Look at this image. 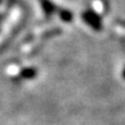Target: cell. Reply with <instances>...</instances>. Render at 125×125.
I'll use <instances>...</instances> for the list:
<instances>
[{"mask_svg":"<svg viewBox=\"0 0 125 125\" xmlns=\"http://www.w3.org/2000/svg\"><path fill=\"white\" fill-rule=\"evenodd\" d=\"M83 18L84 19V21L87 22L90 26L93 27V28L100 29V27H101L100 19H99L98 16H96L94 13H91V11H89V13H84L83 15Z\"/></svg>","mask_w":125,"mask_h":125,"instance_id":"1","label":"cell"},{"mask_svg":"<svg viewBox=\"0 0 125 125\" xmlns=\"http://www.w3.org/2000/svg\"><path fill=\"white\" fill-rule=\"evenodd\" d=\"M36 74H37V71L34 69H31V68L25 69L21 72V75L25 78H32V77L36 76Z\"/></svg>","mask_w":125,"mask_h":125,"instance_id":"2","label":"cell"},{"mask_svg":"<svg viewBox=\"0 0 125 125\" xmlns=\"http://www.w3.org/2000/svg\"><path fill=\"white\" fill-rule=\"evenodd\" d=\"M62 18L64 19L65 21H70L72 19V15H71V13H69V11H62Z\"/></svg>","mask_w":125,"mask_h":125,"instance_id":"3","label":"cell"},{"mask_svg":"<svg viewBox=\"0 0 125 125\" xmlns=\"http://www.w3.org/2000/svg\"><path fill=\"white\" fill-rule=\"evenodd\" d=\"M123 77L125 78V69H124V71H123Z\"/></svg>","mask_w":125,"mask_h":125,"instance_id":"4","label":"cell"}]
</instances>
